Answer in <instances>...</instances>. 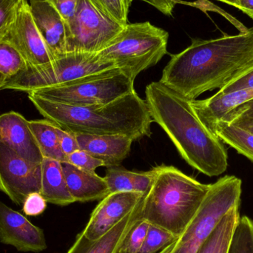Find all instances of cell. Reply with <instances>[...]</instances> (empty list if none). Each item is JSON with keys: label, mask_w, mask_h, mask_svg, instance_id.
<instances>
[{"label": "cell", "mask_w": 253, "mask_h": 253, "mask_svg": "<svg viewBox=\"0 0 253 253\" xmlns=\"http://www.w3.org/2000/svg\"><path fill=\"white\" fill-rule=\"evenodd\" d=\"M42 164L24 159L0 141V190L17 205H22L28 195L40 193Z\"/></svg>", "instance_id": "obj_10"}, {"label": "cell", "mask_w": 253, "mask_h": 253, "mask_svg": "<svg viewBox=\"0 0 253 253\" xmlns=\"http://www.w3.org/2000/svg\"><path fill=\"white\" fill-rule=\"evenodd\" d=\"M29 68L20 52L6 41L0 42V73L10 80Z\"/></svg>", "instance_id": "obj_25"}, {"label": "cell", "mask_w": 253, "mask_h": 253, "mask_svg": "<svg viewBox=\"0 0 253 253\" xmlns=\"http://www.w3.org/2000/svg\"><path fill=\"white\" fill-rule=\"evenodd\" d=\"M241 114H253V99L242 104L240 106L236 108V109L233 110L231 112L229 113L226 116V117Z\"/></svg>", "instance_id": "obj_38"}, {"label": "cell", "mask_w": 253, "mask_h": 253, "mask_svg": "<svg viewBox=\"0 0 253 253\" xmlns=\"http://www.w3.org/2000/svg\"><path fill=\"white\" fill-rule=\"evenodd\" d=\"M242 193V180L234 175H226L211 184L196 216L178 238L172 253H197L225 214L240 206Z\"/></svg>", "instance_id": "obj_7"}, {"label": "cell", "mask_w": 253, "mask_h": 253, "mask_svg": "<svg viewBox=\"0 0 253 253\" xmlns=\"http://www.w3.org/2000/svg\"><path fill=\"white\" fill-rule=\"evenodd\" d=\"M68 190L75 202L102 200L109 194L105 178L96 172L80 169L68 162H61Z\"/></svg>", "instance_id": "obj_19"}, {"label": "cell", "mask_w": 253, "mask_h": 253, "mask_svg": "<svg viewBox=\"0 0 253 253\" xmlns=\"http://www.w3.org/2000/svg\"><path fill=\"white\" fill-rule=\"evenodd\" d=\"M168 38L166 31L150 22L128 23L113 42L97 54L135 80L168 53Z\"/></svg>", "instance_id": "obj_5"}, {"label": "cell", "mask_w": 253, "mask_h": 253, "mask_svg": "<svg viewBox=\"0 0 253 253\" xmlns=\"http://www.w3.org/2000/svg\"><path fill=\"white\" fill-rule=\"evenodd\" d=\"M214 134L225 144L231 146L238 153L253 162V135L241 129L220 122L215 126Z\"/></svg>", "instance_id": "obj_24"}, {"label": "cell", "mask_w": 253, "mask_h": 253, "mask_svg": "<svg viewBox=\"0 0 253 253\" xmlns=\"http://www.w3.org/2000/svg\"><path fill=\"white\" fill-rule=\"evenodd\" d=\"M2 41L14 46L26 60L29 68H42L55 59L36 26L30 4L26 0L21 2L14 22Z\"/></svg>", "instance_id": "obj_11"}, {"label": "cell", "mask_w": 253, "mask_h": 253, "mask_svg": "<svg viewBox=\"0 0 253 253\" xmlns=\"http://www.w3.org/2000/svg\"><path fill=\"white\" fill-rule=\"evenodd\" d=\"M143 1L153 6L161 13L168 16H172V12L176 4L175 0H143Z\"/></svg>", "instance_id": "obj_37"}, {"label": "cell", "mask_w": 253, "mask_h": 253, "mask_svg": "<svg viewBox=\"0 0 253 253\" xmlns=\"http://www.w3.org/2000/svg\"><path fill=\"white\" fill-rule=\"evenodd\" d=\"M253 64V27L214 40H193L171 56L159 81L188 100L221 89Z\"/></svg>", "instance_id": "obj_1"}, {"label": "cell", "mask_w": 253, "mask_h": 253, "mask_svg": "<svg viewBox=\"0 0 253 253\" xmlns=\"http://www.w3.org/2000/svg\"><path fill=\"white\" fill-rule=\"evenodd\" d=\"M7 82V78L0 73V90H3V87Z\"/></svg>", "instance_id": "obj_42"}, {"label": "cell", "mask_w": 253, "mask_h": 253, "mask_svg": "<svg viewBox=\"0 0 253 253\" xmlns=\"http://www.w3.org/2000/svg\"><path fill=\"white\" fill-rule=\"evenodd\" d=\"M239 208L235 207L225 214L197 253H227L233 232L241 217Z\"/></svg>", "instance_id": "obj_22"}, {"label": "cell", "mask_w": 253, "mask_h": 253, "mask_svg": "<svg viewBox=\"0 0 253 253\" xmlns=\"http://www.w3.org/2000/svg\"><path fill=\"white\" fill-rule=\"evenodd\" d=\"M47 1L60 13L66 23L75 15L79 2V0H47Z\"/></svg>", "instance_id": "obj_35"}, {"label": "cell", "mask_w": 253, "mask_h": 253, "mask_svg": "<svg viewBox=\"0 0 253 253\" xmlns=\"http://www.w3.org/2000/svg\"><path fill=\"white\" fill-rule=\"evenodd\" d=\"M140 219L139 203L125 219L98 240H88L82 232L79 233L67 253H119L128 233Z\"/></svg>", "instance_id": "obj_18"}, {"label": "cell", "mask_w": 253, "mask_h": 253, "mask_svg": "<svg viewBox=\"0 0 253 253\" xmlns=\"http://www.w3.org/2000/svg\"><path fill=\"white\" fill-rule=\"evenodd\" d=\"M150 224L145 220L140 219L135 223L125 239L120 253H138L141 250Z\"/></svg>", "instance_id": "obj_28"}, {"label": "cell", "mask_w": 253, "mask_h": 253, "mask_svg": "<svg viewBox=\"0 0 253 253\" xmlns=\"http://www.w3.org/2000/svg\"><path fill=\"white\" fill-rule=\"evenodd\" d=\"M74 135L77 138L80 149L102 161L107 168L120 166L129 155L133 142L132 138L120 134Z\"/></svg>", "instance_id": "obj_16"}, {"label": "cell", "mask_w": 253, "mask_h": 253, "mask_svg": "<svg viewBox=\"0 0 253 253\" xmlns=\"http://www.w3.org/2000/svg\"><path fill=\"white\" fill-rule=\"evenodd\" d=\"M0 141L28 162L42 164L44 156L28 121L15 111L0 116Z\"/></svg>", "instance_id": "obj_14"}, {"label": "cell", "mask_w": 253, "mask_h": 253, "mask_svg": "<svg viewBox=\"0 0 253 253\" xmlns=\"http://www.w3.org/2000/svg\"><path fill=\"white\" fill-rule=\"evenodd\" d=\"M238 8L253 19V0H236Z\"/></svg>", "instance_id": "obj_39"}, {"label": "cell", "mask_w": 253, "mask_h": 253, "mask_svg": "<svg viewBox=\"0 0 253 253\" xmlns=\"http://www.w3.org/2000/svg\"><path fill=\"white\" fill-rule=\"evenodd\" d=\"M119 253H120V252H119Z\"/></svg>", "instance_id": "obj_43"}, {"label": "cell", "mask_w": 253, "mask_h": 253, "mask_svg": "<svg viewBox=\"0 0 253 253\" xmlns=\"http://www.w3.org/2000/svg\"><path fill=\"white\" fill-rule=\"evenodd\" d=\"M56 129L58 138H59L61 150H62V153L65 155V159H66L67 156L80 149L78 142H77L75 135L71 132L64 130L62 128L56 126Z\"/></svg>", "instance_id": "obj_34"}, {"label": "cell", "mask_w": 253, "mask_h": 253, "mask_svg": "<svg viewBox=\"0 0 253 253\" xmlns=\"http://www.w3.org/2000/svg\"><path fill=\"white\" fill-rule=\"evenodd\" d=\"M33 19L54 59L67 52L68 27L65 19L47 0H30Z\"/></svg>", "instance_id": "obj_15"}, {"label": "cell", "mask_w": 253, "mask_h": 253, "mask_svg": "<svg viewBox=\"0 0 253 253\" xmlns=\"http://www.w3.org/2000/svg\"><path fill=\"white\" fill-rule=\"evenodd\" d=\"M28 125L44 158L65 162V156L59 144L56 125L47 120H31L28 121Z\"/></svg>", "instance_id": "obj_23"}, {"label": "cell", "mask_w": 253, "mask_h": 253, "mask_svg": "<svg viewBox=\"0 0 253 253\" xmlns=\"http://www.w3.org/2000/svg\"><path fill=\"white\" fill-rule=\"evenodd\" d=\"M153 169L151 185L140 202L141 219L179 238L196 216L211 184L173 166L162 165Z\"/></svg>", "instance_id": "obj_4"}, {"label": "cell", "mask_w": 253, "mask_h": 253, "mask_svg": "<svg viewBox=\"0 0 253 253\" xmlns=\"http://www.w3.org/2000/svg\"><path fill=\"white\" fill-rule=\"evenodd\" d=\"M178 239L169 232L150 224L144 244L138 253H159Z\"/></svg>", "instance_id": "obj_27"}, {"label": "cell", "mask_w": 253, "mask_h": 253, "mask_svg": "<svg viewBox=\"0 0 253 253\" xmlns=\"http://www.w3.org/2000/svg\"><path fill=\"white\" fill-rule=\"evenodd\" d=\"M28 99L45 120L73 134L126 135L133 141L151 135L153 123L147 102L135 91L111 103L72 106L28 93Z\"/></svg>", "instance_id": "obj_3"}, {"label": "cell", "mask_w": 253, "mask_h": 253, "mask_svg": "<svg viewBox=\"0 0 253 253\" xmlns=\"http://www.w3.org/2000/svg\"><path fill=\"white\" fill-rule=\"evenodd\" d=\"M22 0H0V42L8 34Z\"/></svg>", "instance_id": "obj_30"}, {"label": "cell", "mask_w": 253, "mask_h": 253, "mask_svg": "<svg viewBox=\"0 0 253 253\" xmlns=\"http://www.w3.org/2000/svg\"><path fill=\"white\" fill-rule=\"evenodd\" d=\"M218 1H222V2L226 3V4H229V5L233 6V7H236L238 8V3L236 0H218Z\"/></svg>", "instance_id": "obj_41"}, {"label": "cell", "mask_w": 253, "mask_h": 253, "mask_svg": "<svg viewBox=\"0 0 253 253\" xmlns=\"http://www.w3.org/2000/svg\"><path fill=\"white\" fill-rule=\"evenodd\" d=\"M114 68L117 67L113 62L99 57L97 53L69 52L56 58L46 66L28 68L16 77L7 80L3 90L28 93L40 89L75 83Z\"/></svg>", "instance_id": "obj_6"}, {"label": "cell", "mask_w": 253, "mask_h": 253, "mask_svg": "<svg viewBox=\"0 0 253 253\" xmlns=\"http://www.w3.org/2000/svg\"><path fill=\"white\" fill-rule=\"evenodd\" d=\"M67 27V52L90 53L106 48L125 28L92 0H79L75 15Z\"/></svg>", "instance_id": "obj_9"}, {"label": "cell", "mask_w": 253, "mask_h": 253, "mask_svg": "<svg viewBox=\"0 0 253 253\" xmlns=\"http://www.w3.org/2000/svg\"><path fill=\"white\" fill-rule=\"evenodd\" d=\"M0 242L24 253H40L47 248L43 230L2 202H0Z\"/></svg>", "instance_id": "obj_13"}, {"label": "cell", "mask_w": 253, "mask_h": 253, "mask_svg": "<svg viewBox=\"0 0 253 253\" xmlns=\"http://www.w3.org/2000/svg\"><path fill=\"white\" fill-rule=\"evenodd\" d=\"M134 81L117 68L75 83L31 92L43 99L72 106H95L111 103L135 91Z\"/></svg>", "instance_id": "obj_8"}, {"label": "cell", "mask_w": 253, "mask_h": 253, "mask_svg": "<svg viewBox=\"0 0 253 253\" xmlns=\"http://www.w3.org/2000/svg\"><path fill=\"white\" fill-rule=\"evenodd\" d=\"M177 241H175V242H172V244H170V245H168V246H167L166 248H165V249L162 250V251H161L159 253H172V251H173L174 248H175V245H176Z\"/></svg>", "instance_id": "obj_40"}, {"label": "cell", "mask_w": 253, "mask_h": 253, "mask_svg": "<svg viewBox=\"0 0 253 253\" xmlns=\"http://www.w3.org/2000/svg\"><path fill=\"white\" fill-rule=\"evenodd\" d=\"M40 194L46 202L59 206H68L75 202L68 190L61 162L43 159Z\"/></svg>", "instance_id": "obj_20"}, {"label": "cell", "mask_w": 253, "mask_h": 253, "mask_svg": "<svg viewBox=\"0 0 253 253\" xmlns=\"http://www.w3.org/2000/svg\"><path fill=\"white\" fill-rule=\"evenodd\" d=\"M144 195L132 192L109 193L93 210L82 233L90 241L100 239L136 208Z\"/></svg>", "instance_id": "obj_12"}, {"label": "cell", "mask_w": 253, "mask_h": 253, "mask_svg": "<svg viewBox=\"0 0 253 253\" xmlns=\"http://www.w3.org/2000/svg\"><path fill=\"white\" fill-rule=\"evenodd\" d=\"M65 162L83 170L91 172H96V169L100 167H105L102 161L93 157L81 149H79L67 156Z\"/></svg>", "instance_id": "obj_31"}, {"label": "cell", "mask_w": 253, "mask_h": 253, "mask_svg": "<svg viewBox=\"0 0 253 253\" xmlns=\"http://www.w3.org/2000/svg\"><path fill=\"white\" fill-rule=\"evenodd\" d=\"M227 253H253V220L241 216L236 226Z\"/></svg>", "instance_id": "obj_26"}, {"label": "cell", "mask_w": 253, "mask_h": 253, "mask_svg": "<svg viewBox=\"0 0 253 253\" xmlns=\"http://www.w3.org/2000/svg\"><path fill=\"white\" fill-rule=\"evenodd\" d=\"M253 99V89L215 93L209 99L190 100L197 117L212 133L218 123L242 104Z\"/></svg>", "instance_id": "obj_17"}, {"label": "cell", "mask_w": 253, "mask_h": 253, "mask_svg": "<svg viewBox=\"0 0 253 253\" xmlns=\"http://www.w3.org/2000/svg\"><path fill=\"white\" fill-rule=\"evenodd\" d=\"M249 89H253V64L236 76L218 92L227 93Z\"/></svg>", "instance_id": "obj_32"}, {"label": "cell", "mask_w": 253, "mask_h": 253, "mask_svg": "<svg viewBox=\"0 0 253 253\" xmlns=\"http://www.w3.org/2000/svg\"><path fill=\"white\" fill-rule=\"evenodd\" d=\"M153 175V169L147 172H134L120 165L108 168L104 178L110 193L132 192L145 194L151 185Z\"/></svg>", "instance_id": "obj_21"}, {"label": "cell", "mask_w": 253, "mask_h": 253, "mask_svg": "<svg viewBox=\"0 0 253 253\" xmlns=\"http://www.w3.org/2000/svg\"><path fill=\"white\" fill-rule=\"evenodd\" d=\"M102 11L122 25H127L128 13L132 0H92Z\"/></svg>", "instance_id": "obj_29"}, {"label": "cell", "mask_w": 253, "mask_h": 253, "mask_svg": "<svg viewBox=\"0 0 253 253\" xmlns=\"http://www.w3.org/2000/svg\"><path fill=\"white\" fill-rule=\"evenodd\" d=\"M221 122L237 126L253 135V114H241L229 116Z\"/></svg>", "instance_id": "obj_36"}, {"label": "cell", "mask_w": 253, "mask_h": 253, "mask_svg": "<svg viewBox=\"0 0 253 253\" xmlns=\"http://www.w3.org/2000/svg\"><path fill=\"white\" fill-rule=\"evenodd\" d=\"M45 199L40 193H32L27 196L22 204V211L28 216H38L47 208Z\"/></svg>", "instance_id": "obj_33"}, {"label": "cell", "mask_w": 253, "mask_h": 253, "mask_svg": "<svg viewBox=\"0 0 253 253\" xmlns=\"http://www.w3.org/2000/svg\"><path fill=\"white\" fill-rule=\"evenodd\" d=\"M145 96L152 120L166 132L189 165L210 177L227 170L228 154L224 142L199 120L190 100L160 81L146 87Z\"/></svg>", "instance_id": "obj_2"}]
</instances>
